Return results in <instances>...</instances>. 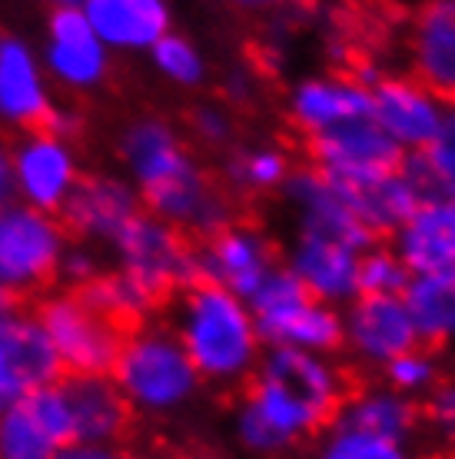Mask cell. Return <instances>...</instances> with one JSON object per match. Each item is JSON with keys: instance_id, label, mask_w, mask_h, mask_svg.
<instances>
[{"instance_id": "obj_1", "label": "cell", "mask_w": 455, "mask_h": 459, "mask_svg": "<svg viewBox=\"0 0 455 459\" xmlns=\"http://www.w3.org/2000/svg\"><path fill=\"white\" fill-rule=\"evenodd\" d=\"M346 377L332 356L266 346L233 420L236 439L256 456H279L336 420Z\"/></svg>"}, {"instance_id": "obj_2", "label": "cell", "mask_w": 455, "mask_h": 459, "mask_svg": "<svg viewBox=\"0 0 455 459\" xmlns=\"http://www.w3.org/2000/svg\"><path fill=\"white\" fill-rule=\"evenodd\" d=\"M120 160L147 213L183 233L213 237L233 223V204L167 117L147 114L124 126Z\"/></svg>"}, {"instance_id": "obj_3", "label": "cell", "mask_w": 455, "mask_h": 459, "mask_svg": "<svg viewBox=\"0 0 455 459\" xmlns=\"http://www.w3.org/2000/svg\"><path fill=\"white\" fill-rule=\"evenodd\" d=\"M173 333L200 379L223 390L246 383L266 350L250 303L206 280H196L180 293L173 313Z\"/></svg>"}, {"instance_id": "obj_4", "label": "cell", "mask_w": 455, "mask_h": 459, "mask_svg": "<svg viewBox=\"0 0 455 459\" xmlns=\"http://www.w3.org/2000/svg\"><path fill=\"white\" fill-rule=\"evenodd\" d=\"M110 379L124 393L126 406L133 413L153 416V420L186 410L203 386L176 333L153 323H140L133 330H126Z\"/></svg>"}, {"instance_id": "obj_5", "label": "cell", "mask_w": 455, "mask_h": 459, "mask_svg": "<svg viewBox=\"0 0 455 459\" xmlns=\"http://www.w3.org/2000/svg\"><path fill=\"white\" fill-rule=\"evenodd\" d=\"M246 303L262 346H286L319 356L342 350V310L309 297L286 266H276V273Z\"/></svg>"}, {"instance_id": "obj_6", "label": "cell", "mask_w": 455, "mask_h": 459, "mask_svg": "<svg viewBox=\"0 0 455 459\" xmlns=\"http://www.w3.org/2000/svg\"><path fill=\"white\" fill-rule=\"evenodd\" d=\"M37 323L70 377H110L114 359L124 343V326L107 320L80 297V290H57L40 299Z\"/></svg>"}, {"instance_id": "obj_7", "label": "cell", "mask_w": 455, "mask_h": 459, "mask_svg": "<svg viewBox=\"0 0 455 459\" xmlns=\"http://www.w3.org/2000/svg\"><path fill=\"white\" fill-rule=\"evenodd\" d=\"M116 270L133 276L157 299H167L173 290H186L196 283V247H190L186 233L167 220L140 210L110 243Z\"/></svg>"}, {"instance_id": "obj_8", "label": "cell", "mask_w": 455, "mask_h": 459, "mask_svg": "<svg viewBox=\"0 0 455 459\" xmlns=\"http://www.w3.org/2000/svg\"><path fill=\"white\" fill-rule=\"evenodd\" d=\"M60 217L11 200L0 207V283L23 297L57 280L60 256L67 250Z\"/></svg>"}, {"instance_id": "obj_9", "label": "cell", "mask_w": 455, "mask_h": 459, "mask_svg": "<svg viewBox=\"0 0 455 459\" xmlns=\"http://www.w3.org/2000/svg\"><path fill=\"white\" fill-rule=\"evenodd\" d=\"M363 81L369 87V120L406 157L429 147L449 100L433 93L412 74H373V77L363 74Z\"/></svg>"}, {"instance_id": "obj_10", "label": "cell", "mask_w": 455, "mask_h": 459, "mask_svg": "<svg viewBox=\"0 0 455 459\" xmlns=\"http://www.w3.org/2000/svg\"><path fill=\"white\" fill-rule=\"evenodd\" d=\"M11 167L13 200H21L34 210H44V213H54V217L83 177L73 140L57 137L44 126L27 130L17 140V147H11Z\"/></svg>"}, {"instance_id": "obj_11", "label": "cell", "mask_w": 455, "mask_h": 459, "mask_svg": "<svg viewBox=\"0 0 455 459\" xmlns=\"http://www.w3.org/2000/svg\"><path fill=\"white\" fill-rule=\"evenodd\" d=\"M37 54L47 81L70 93H90L103 87L114 67V54L93 34V27L80 11H50L44 44Z\"/></svg>"}, {"instance_id": "obj_12", "label": "cell", "mask_w": 455, "mask_h": 459, "mask_svg": "<svg viewBox=\"0 0 455 459\" xmlns=\"http://www.w3.org/2000/svg\"><path fill=\"white\" fill-rule=\"evenodd\" d=\"M279 256L273 240L250 223H229L196 247V280L250 299L276 273Z\"/></svg>"}, {"instance_id": "obj_13", "label": "cell", "mask_w": 455, "mask_h": 459, "mask_svg": "<svg viewBox=\"0 0 455 459\" xmlns=\"http://www.w3.org/2000/svg\"><path fill=\"white\" fill-rule=\"evenodd\" d=\"M412 346H419V333L402 297L363 293L342 307V350L359 367L382 369Z\"/></svg>"}, {"instance_id": "obj_14", "label": "cell", "mask_w": 455, "mask_h": 459, "mask_svg": "<svg viewBox=\"0 0 455 459\" xmlns=\"http://www.w3.org/2000/svg\"><path fill=\"white\" fill-rule=\"evenodd\" d=\"M73 443L64 379L0 410V459H57Z\"/></svg>"}, {"instance_id": "obj_15", "label": "cell", "mask_w": 455, "mask_h": 459, "mask_svg": "<svg viewBox=\"0 0 455 459\" xmlns=\"http://www.w3.org/2000/svg\"><path fill=\"white\" fill-rule=\"evenodd\" d=\"M140 204L137 186L120 173H83L70 190L67 204L60 207V223L67 237H77L93 247H110L120 230L137 217Z\"/></svg>"}, {"instance_id": "obj_16", "label": "cell", "mask_w": 455, "mask_h": 459, "mask_svg": "<svg viewBox=\"0 0 455 459\" xmlns=\"http://www.w3.org/2000/svg\"><path fill=\"white\" fill-rule=\"evenodd\" d=\"M363 250L365 247L353 240L296 230L283 266L296 276V283L309 297L342 310L346 303H353L359 297V256H363Z\"/></svg>"}, {"instance_id": "obj_17", "label": "cell", "mask_w": 455, "mask_h": 459, "mask_svg": "<svg viewBox=\"0 0 455 459\" xmlns=\"http://www.w3.org/2000/svg\"><path fill=\"white\" fill-rule=\"evenodd\" d=\"M64 379L54 346L34 313H11L0 320V410Z\"/></svg>"}, {"instance_id": "obj_18", "label": "cell", "mask_w": 455, "mask_h": 459, "mask_svg": "<svg viewBox=\"0 0 455 459\" xmlns=\"http://www.w3.org/2000/svg\"><path fill=\"white\" fill-rule=\"evenodd\" d=\"M286 114L303 137L316 140L336 126L369 117V87L353 74H306L289 87Z\"/></svg>"}, {"instance_id": "obj_19", "label": "cell", "mask_w": 455, "mask_h": 459, "mask_svg": "<svg viewBox=\"0 0 455 459\" xmlns=\"http://www.w3.org/2000/svg\"><path fill=\"white\" fill-rule=\"evenodd\" d=\"M313 143V160L316 170H322L336 184H363L382 173H392L402 167L406 153L379 130L369 117L356 124L336 126Z\"/></svg>"}, {"instance_id": "obj_20", "label": "cell", "mask_w": 455, "mask_h": 459, "mask_svg": "<svg viewBox=\"0 0 455 459\" xmlns=\"http://www.w3.org/2000/svg\"><path fill=\"white\" fill-rule=\"evenodd\" d=\"M406 64L419 83L455 100V0H422L409 13Z\"/></svg>"}, {"instance_id": "obj_21", "label": "cell", "mask_w": 455, "mask_h": 459, "mask_svg": "<svg viewBox=\"0 0 455 459\" xmlns=\"http://www.w3.org/2000/svg\"><path fill=\"white\" fill-rule=\"evenodd\" d=\"M279 194H283L286 207L293 213L296 230H303V233L339 237V240H353L359 247L376 243L363 230V223L356 220L349 200L342 194V186L336 180H330L322 170H316V167L293 170Z\"/></svg>"}, {"instance_id": "obj_22", "label": "cell", "mask_w": 455, "mask_h": 459, "mask_svg": "<svg viewBox=\"0 0 455 459\" xmlns=\"http://www.w3.org/2000/svg\"><path fill=\"white\" fill-rule=\"evenodd\" d=\"M54 110L40 54L13 34H0V124L34 130Z\"/></svg>"}, {"instance_id": "obj_23", "label": "cell", "mask_w": 455, "mask_h": 459, "mask_svg": "<svg viewBox=\"0 0 455 459\" xmlns=\"http://www.w3.org/2000/svg\"><path fill=\"white\" fill-rule=\"evenodd\" d=\"M80 13L110 54H147L173 30L170 0H83Z\"/></svg>"}, {"instance_id": "obj_24", "label": "cell", "mask_w": 455, "mask_h": 459, "mask_svg": "<svg viewBox=\"0 0 455 459\" xmlns=\"http://www.w3.org/2000/svg\"><path fill=\"white\" fill-rule=\"evenodd\" d=\"M392 250L409 273L455 270V196H429L416 204L392 233Z\"/></svg>"}, {"instance_id": "obj_25", "label": "cell", "mask_w": 455, "mask_h": 459, "mask_svg": "<svg viewBox=\"0 0 455 459\" xmlns=\"http://www.w3.org/2000/svg\"><path fill=\"white\" fill-rule=\"evenodd\" d=\"M349 207H353L356 220L363 223V230L379 240V237H392L402 220L409 217L416 204L425 200L419 180L412 177L409 163L402 160V167L392 173H382V177H373V180H363V184H339Z\"/></svg>"}, {"instance_id": "obj_26", "label": "cell", "mask_w": 455, "mask_h": 459, "mask_svg": "<svg viewBox=\"0 0 455 459\" xmlns=\"http://www.w3.org/2000/svg\"><path fill=\"white\" fill-rule=\"evenodd\" d=\"M67 393L73 443H120L130 426L133 410L126 406L124 393L110 377H70L64 379Z\"/></svg>"}, {"instance_id": "obj_27", "label": "cell", "mask_w": 455, "mask_h": 459, "mask_svg": "<svg viewBox=\"0 0 455 459\" xmlns=\"http://www.w3.org/2000/svg\"><path fill=\"white\" fill-rule=\"evenodd\" d=\"M332 423L346 426V429H359L379 439H396V443H409L416 426H419V406L416 400L402 396V393L382 386H363L356 393H346L339 413Z\"/></svg>"}, {"instance_id": "obj_28", "label": "cell", "mask_w": 455, "mask_h": 459, "mask_svg": "<svg viewBox=\"0 0 455 459\" xmlns=\"http://www.w3.org/2000/svg\"><path fill=\"white\" fill-rule=\"evenodd\" d=\"M402 299L416 323L419 343L429 350L455 346V270L412 273Z\"/></svg>"}, {"instance_id": "obj_29", "label": "cell", "mask_w": 455, "mask_h": 459, "mask_svg": "<svg viewBox=\"0 0 455 459\" xmlns=\"http://www.w3.org/2000/svg\"><path fill=\"white\" fill-rule=\"evenodd\" d=\"M293 173V160L279 143L260 140V143H243L233 147L223 160V177L236 194H273L283 190V184Z\"/></svg>"}, {"instance_id": "obj_30", "label": "cell", "mask_w": 455, "mask_h": 459, "mask_svg": "<svg viewBox=\"0 0 455 459\" xmlns=\"http://www.w3.org/2000/svg\"><path fill=\"white\" fill-rule=\"evenodd\" d=\"M80 297L87 299L97 313H103L107 320H114L116 326H130V330L140 326L163 303L116 266L114 270H100L87 287L80 290Z\"/></svg>"}, {"instance_id": "obj_31", "label": "cell", "mask_w": 455, "mask_h": 459, "mask_svg": "<svg viewBox=\"0 0 455 459\" xmlns=\"http://www.w3.org/2000/svg\"><path fill=\"white\" fill-rule=\"evenodd\" d=\"M412 177L419 180L425 200L429 196H455V100L445 104L442 124L422 153L406 157Z\"/></svg>"}, {"instance_id": "obj_32", "label": "cell", "mask_w": 455, "mask_h": 459, "mask_svg": "<svg viewBox=\"0 0 455 459\" xmlns=\"http://www.w3.org/2000/svg\"><path fill=\"white\" fill-rule=\"evenodd\" d=\"M147 57L159 77L170 87H180V91H196L210 77V64H206L203 47L196 44L193 37L176 34V30L159 37L157 44L147 50Z\"/></svg>"}, {"instance_id": "obj_33", "label": "cell", "mask_w": 455, "mask_h": 459, "mask_svg": "<svg viewBox=\"0 0 455 459\" xmlns=\"http://www.w3.org/2000/svg\"><path fill=\"white\" fill-rule=\"evenodd\" d=\"M442 373H445V367L439 363L435 350H429V346H422V343L406 350V353H399L392 363L382 367V377H386L389 390L402 393V396H409V400L429 396V393L442 383Z\"/></svg>"}, {"instance_id": "obj_34", "label": "cell", "mask_w": 455, "mask_h": 459, "mask_svg": "<svg viewBox=\"0 0 455 459\" xmlns=\"http://www.w3.org/2000/svg\"><path fill=\"white\" fill-rule=\"evenodd\" d=\"M316 459H412L409 443H396V439H379L359 429H346V426L332 423L330 433L319 439Z\"/></svg>"}, {"instance_id": "obj_35", "label": "cell", "mask_w": 455, "mask_h": 459, "mask_svg": "<svg viewBox=\"0 0 455 459\" xmlns=\"http://www.w3.org/2000/svg\"><path fill=\"white\" fill-rule=\"evenodd\" d=\"M409 270L399 260L392 247H365L359 256V297H402V290L409 283Z\"/></svg>"}, {"instance_id": "obj_36", "label": "cell", "mask_w": 455, "mask_h": 459, "mask_svg": "<svg viewBox=\"0 0 455 459\" xmlns=\"http://www.w3.org/2000/svg\"><path fill=\"white\" fill-rule=\"evenodd\" d=\"M190 134H193L203 147L227 150L236 137V120L223 104H200L190 114Z\"/></svg>"}, {"instance_id": "obj_37", "label": "cell", "mask_w": 455, "mask_h": 459, "mask_svg": "<svg viewBox=\"0 0 455 459\" xmlns=\"http://www.w3.org/2000/svg\"><path fill=\"white\" fill-rule=\"evenodd\" d=\"M425 426L442 443L445 449L455 453V379H442L429 396H425Z\"/></svg>"}, {"instance_id": "obj_38", "label": "cell", "mask_w": 455, "mask_h": 459, "mask_svg": "<svg viewBox=\"0 0 455 459\" xmlns=\"http://www.w3.org/2000/svg\"><path fill=\"white\" fill-rule=\"evenodd\" d=\"M100 270L103 266H100V253H97V247L80 240V243H67V250H64V256H60L57 276L70 290H83Z\"/></svg>"}, {"instance_id": "obj_39", "label": "cell", "mask_w": 455, "mask_h": 459, "mask_svg": "<svg viewBox=\"0 0 455 459\" xmlns=\"http://www.w3.org/2000/svg\"><path fill=\"white\" fill-rule=\"evenodd\" d=\"M57 459H137L126 446L120 443H103V446H93V443H70L67 449H60Z\"/></svg>"}, {"instance_id": "obj_40", "label": "cell", "mask_w": 455, "mask_h": 459, "mask_svg": "<svg viewBox=\"0 0 455 459\" xmlns=\"http://www.w3.org/2000/svg\"><path fill=\"white\" fill-rule=\"evenodd\" d=\"M80 126H83V117H80V110H73V107L54 104V110H50L44 120V130H50V134H57V137H64V140L77 137Z\"/></svg>"}, {"instance_id": "obj_41", "label": "cell", "mask_w": 455, "mask_h": 459, "mask_svg": "<svg viewBox=\"0 0 455 459\" xmlns=\"http://www.w3.org/2000/svg\"><path fill=\"white\" fill-rule=\"evenodd\" d=\"M223 93H227L229 104H246L253 93H256V77H253L250 70L233 67L227 74V81H223Z\"/></svg>"}, {"instance_id": "obj_42", "label": "cell", "mask_w": 455, "mask_h": 459, "mask_svg": "<svg viewBox=\"0 0 455 459\" xmlns=\"http://www.w3.org/2000/svg\"><path fill=\"white\" fill-rule=\"evenodd\" d=\"M13 200V167H11V147L0 143V207Z\"/></svg>"}, {"instance_id": "obj_43", "label": "cell", "mask_w": 455, "mask_h": 459, "mask_svg": "<svg viewBox=\"0 0 455 459\" xmlns=\"http://www.w3.org/2000/svg\"><path fill=\"white\" fill-rule=\"evenodd\" d=\"M233 7L243 11H262V7H296V4H309V0H229Z\"/></svg>"}, {"instance_id": "obj_44", "label": "cell", "mask_w": 455, "mask_h": 459, "mask_svg": "<svg viewBox=\"0 0 455 459\" xmlns=\"http://www.w3.org/2000/svg\"><path fill=\"white\" fill-rule=\"evenodd\" d=\"M11 313H17V293H11V290L0 283V320H7Z\"/></svg>"}, {"instance_id": "obj_45", "label": "cell", "mask_w": 455, "mask_h": 459, "mask_svg": "<svg viewBox=\"0 0 455 459\" xmlns=\"http://www.w3.org/2000/svg\"><path fill=\"white\" fill-rule=\"evenodd\" d=\"M47 4H50V11H80L83 0H47Z\"/></svg>"}, {"instance_id": "obj_46", "label": "cell", "mask_w": 455, "mask_h": 459, "mask_svg": "<svg viewBox=\"0 0 455 459\" xmlns=\"http://www.w3.org/2000/svg\"><path fill=\"white\" fill-rule=\"evenodd\" d=\"M452 350H455V346H452ZM452 379H455V353H452Z\"/></svg>"}]
</instances>
